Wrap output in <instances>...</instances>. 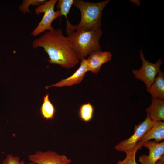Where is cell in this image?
Here are the masks:
<instances>
[{"mask_svg": "<svg viewBox=\"0 0 164 164\" xmlns=\"http://www.w3.org/2000/svg\"><path fill=\"white\" fill-rule=\"evenodd\" d=\"M137 151L132 152L126 153V156L123 160H119L116 164H138L135 160V156Z\"/></svg>", "mask_w": 164, "mask_h": 164, "instance_id": "ac0fdd59", "label": "cell"}, {"mask_svg": "<svg viewBox=\"0 0 164 164\" xmlns=\"http://www.w3.org/2000/svg\"><path fill=\"white\" fill-rule=\"evenodd\" d=\"M74 0H59L58 1L56 7L60 9L61 16L64 15L67 20V15L69 13L70 8L74 3Z\"/></svg>", "mask_w": 164, "mask_h": 164, "instance_id": "2e32d148", "label": "cell"}, {"mask_svg": "<svg viewBox=\"0 0 164 164\" xmlns=\"http://www.w3.org/2000/svg\"><path fill=\"white\" fill-rule=\"evenodd\" d=\"M156 164H164V156L158 160Z\"/></svg>", "mask_w": 164, "mask_h": 164, "instance_id": "ffe728a7", "label": "cell"}, {"mask_svg": "<svg viewBox=\"0 0 164 164\" xmlns=\"http://www.w3.org/2000/svg\"><path fill=\"white\" fill-rule=\"evenodd\" d=\"M33 48L42 47L47 53L52 64H57L66 69L75 67L79 62L67 37L62 29H54L44 33L32 43Z\"/></svg>", "mask_w": 164, "mask_h": 164, "instance_id": "6da1fadb", "label": "cell"}, {"mask_svg": "<svg viewBox=\"0 0 164 164\" xmlns=\"http://www.w3.org/2000/svg\"><path fill=\"white\" fill-rule=\"evenodd\" d=\"M152 97L164 99V73L161 70L149 88L146 90Z\"/></svg>", "mask_w": 164, "mask_h": 164, "instance_id": "4fadbf2b", "label": "cell"}, {"mask_svg": "<svg viewBox=\"0 0 164 164\" xmlns=\"http://www.w3.org/2000/svg\"><path fill=\"white\" fill-rule=\"evenodd\" d=\"M28 157L29 161L36 164H70L71 162L66 155L51 150L38 151Z\"/></svg>", "mask_w": 164, "mask_h": 164, "instance_id": "52a82bcc", "label": "cell"}, {"mask_svg": "<svg viewBox=\"0 0 164 164\" xmlns=\"http://www.w3.org/2000/svg\"><path fill=\"white\" fill-rule=\"evenodd\" d=\"M154 122L147 115L143 122L135 126L134 133L130 137L121 141L115 146L116 150L126 154L132 151L138 142L152 127Z\"/></svg>", "mask_w": 164, "mask_h": 164, "instance_id": "5b68a950", "label": "cell"}, {"mask_svg": "<svg viewBox=\"0 0 164 164\" xmlns=\"http://www.w3.org/2000/svg\"><path fill=\"white\" fill-rule=\"evenodd\" d=\"M94 112V108L90 103L82 104L79 110V115L82 121L88 122L92 119Z\"/></svg>", "mask_w": 164, "mask_h": 164, "instance_id": "9a60e30c", "label": "cell"}, {"mask_svg": "<svg viewBox=\"0 0 164 164\" xmlns=\"http://www.w3.org/2000/svg\"><path fill=\"white\" fill-rule=\"evenodd\" d=\"M131 2L136 4L138 6H139L140 5V1L139 0H130Z\"/></svg>", "mask_w": 164, "mask_h": 164, "instance_id": "44dd1931", "label": "cell"}, {"mask_svg": "<svg viewBox=\"0 0 164 164\" xmlns=\"http://www.w3.org/2000/svg\"><path fill=\"white\" fill-rule=\"evenodd\" d=\"M140 58L142 61V66L138 70L133 69L132 72L136 78L145 84L146 90L149 88L161 71L160 66L163 62L160 58L155 63H151L145 59L142 50H140Z\"/></svg>", "mask_w": 164, "mask_h": 164, "instance_id": "8992f818", "label": "cell"}, {"mask_svg": "<svg viewBox=\"0 0 164 164\" xmlns=\"http://www.w3.org/2000/svg\"><path fill=\"white\" fill-rule=\"evenodd\" d=\"M36 164L32 162H30L29 163H28L26 164Z\"/></svg>", "mask_w": 164, "mask_h": 164, "instance_id": "7402d4cb", "label": "cell"}, {"mask_svg": "<svg viewBox=\"0 0 164 164\" xmlns=\"http://www.w3.org/2000/svg\"><path fill=\"white\" fill-rule=\"evenodd\" d=\"M45 0H24L22 1V4L19 6V9L24 14L29 11V8L30 5L38 6L45 3Z\"/></svg>", "mask_w": 164, "mask_h": 164, "instance_id": "e0dca14e", "label": "cell"}, {"mask_svg": "<svg viewBox=\"0 0 164 164\" xmlns=\"http://www.w3.org/2000/svg\"><path fill=\"white\" fill-rule=\"evenodd\" d=\"M41 112L43 117L47 120L53 118L55 113V108L49 98V94L43 97V102L41 108Z\"/></svg>", "mask_w": 164, "mask_h": 164, "instance_id": "5bb4252c", "label": "cell"}, {"mask_svg": "<svg viewBox=\"0 0 164 164\" xmlns=\"http://www.w3.org/2000/svg\"><path fill=\"white\" fill-rule=\"evenodd\" d=\"M24 162L21 160L19 157L12 154H8L1 164H25Z\"/></svg>", "mask_w": 164, "mask_h": 164, "instance_id": "d6986e66", "label": "cell"}, {"mask_svg": "<svg viewBox=\"0 0 164 164\" xmlns=\"http://www.w3.org/2000/svg\"><path fill=\"white\" fill-rule=\"evenodd\" d=\"M57 0H50L40 5L35 9L36 13H44V15L37 26L34 29L32 35L36 36L46 30L50 31L54 29L51 24L57 18L61 16L60 10L55 11L54 6Z\"/></svg>", "mask_w": 164, "mask_h": 164, "instance_id": "277c9868", "label": "cell"}, {"mask_svg": "<svg viewBox=\"0 0 164 164\" xmlns=\"http://www.w3.org/2000/svg\"><path fill=\"white\" fill-rule=\"evenodd\" d=\"M149 150L148 155L142 154L139 157L141 164H156V162L164 156V142L159 143L155 141H148L145 143L142 147Z\"/></svg>", "mask_w": 164, "mask_h": 164, "instance_id": "ba28073f", "label": "cell"}, {"mask_svg": "<svg viewBox=\"0 0 164 164\" xmlns=\"http://www.w3.org/2000/svg\"><path fill=\"white\" fill-rule=\"evenodd\" d=\"M66 33L69 42L79 60L101 50L99 41L103 33L101 28L81 29Z\"/></svg>", "mask_w": 164, "mask_h": 164, "instance_id": "7a4b0ae2", "label": "cell"}, {"mask_svg": "<svg viewBox=\"0 0 164 164\" xmlns=\"http://www.w3.org/2000/svg\"><path fill=\"white\" fill-rule=\"evenodd\" d=\"M110 1V0H106L94 3L82 0H74L73 5L80 11L81 19L76 25H72L67 20L66 32L81 29L101 28L102 12Z\"/></svg>", "mask_w": 164, "mask_h": 164, "instance_id": "3957f363", "label": "cell"}, {"mask_svg": "<svg viewBox=\"0 0 164 164\" xmlns=\"http://www.w3.org/2000/svg\"><path fill=\"white\" fill-rule=\"evenodd\" d=\"M154 139L159 142L164 139V122L162 121H154L152 128L138 142L133 150L137 151L141 149L146 142Z\"/></svg>", "mask_w": 164, "mask_h": 164, "instance_id": "8fae6325", "label": "cell"}, {"mask_svg": "<svg viewBox=\"0 0 164 164\" xmlns=\"http://www.w3.org/2000/svg\"><path fill=\"white\" fill-rule=\"evenodd\" d=\"M112 56L110 52L101 50L91 53L87 59L88 71L97 73L100 71L102 65L111 60Z\"/></svg>", "mask_w": 164, "mask_h": 164, "instance_id": "30bf717a", "label": "cell"}, {"mask_svg": "<svg viewBox=\"0 0 164 164\" xmlns=\"http://www.w3.org/2000/svg\"><path fill=\"white\" fill-rule=\"evenodd\" d=\"M88 71L87 59H83L81 60L79 67L72 75L68 77L61 80L54 84L49 86H46L45 88L47 89L51 87L70 86L78 84L81 82L86 73Z\"/></svg>", "mask_w": 164, "mask_h": 164, "instance_id": "9c48e42d", "label": "cell"}, {"mask_svg": "<svg viewBox=\"0 0 164 164\" xmlns=\"http://www.w3.org/2000/svg\"><path fill=\"white\" fill-rule=\"evenodd\" d=\"M151 105L145 110L147 115L154 121H164V99L152 97Z\"/></svg>", "mask_w": 164, "mask_h": 164, "instance_id": "7c38bea8", "label": "cell"}]
</instances>
